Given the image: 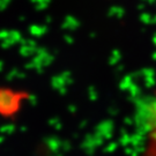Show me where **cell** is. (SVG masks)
Instances as JSON below:
<instances>
[{
    "instance_id": "obj_1",
    "label": "cell",
    "mask_w": 156,
    "mask_h": 156,
    "mask_svg": "<svg viewBox=\"0 0 156 156\" xmlns=\"http://www.w3.org/2000/svg\"><path fill=\"white\" fill-rule=\"evenodd\" d=\"M144 123L147 134V156H156V93L146 106Z\"/></svg>"
},
{
    "instance_id": "obj_2",
    "label": "cell",
    "mask_w": 156,
    "mask_h": 156,
    "mask_svg": "<svg viewBox=\"0 0 156 156\" xmlns=\"http://www.w3.org/2000/svg\"><path fill=\"white\" fill-rule=\"evenodd\" d=\"M21 95L12 91V89H0V115L12 116L19 110Z\"/></svg>"
},
{
    "instance_id": "obj_3",
    "label": "cell",
    "mask_w": 156,
    "mask_h": 156,
    "mask_svg": "<svg viewBox=\"0 0 156 156\" xmlns=\"http://www.w3.org/2000/svg\"><path fill=\"white\" fill-rule=\"evenodd\" d=\"M75 23V19L72 16H68L66 17V20H65V23H64V27L67 29H74V24Z\"/></svg>"
},
{
    "instance_id": "obj_4",
    "label": "cell",
    "mask_w": 156,
    "mask_h": 156,
    "mask_svg": "<svg viewBox=\"0 0 156 156\" xmlns=\"http://www.w3.org/2000/svg\"><path fill=\"white\" fill-rule=\"evenodd\" d=\"M5 131L7 133H12V132H14V127L13 126H4V127L1 128V132L4 133Z\"/></svg>"
}]
</instances>
